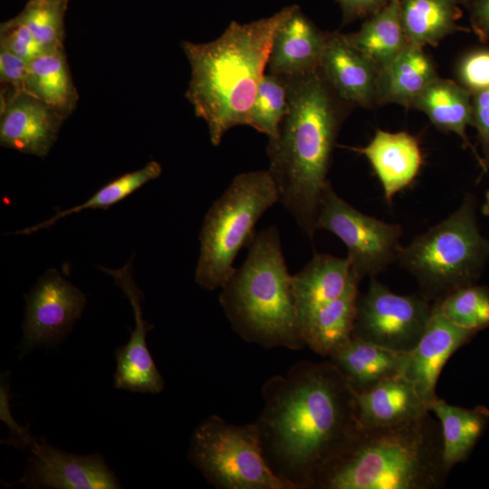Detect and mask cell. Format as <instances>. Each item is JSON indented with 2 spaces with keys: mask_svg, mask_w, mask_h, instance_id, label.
Masks as SVG:
<instances>
[{
  "mask_svg": "<svg viewBox=\"0 0 489 489\" xmlns=\"http://www.w3.org/2000/svg\"><path fill=\"white\" fill-rule=\"evenodd\" d=\"M262 393L254 423L268 465L291 489L315 488L360 428L354 390L330 360H302Z\"/></svg>",
  "mask_w": 489,
  "mask_h": 489,
  "instance_id": "1",
  "label": "cell"
},
{
  "mask_svg": "<svg viewBox=\"0 0 489 489\" xmlns=\"http://www.w3.org/2000/svg\"><path fill=\"white\" fill-rule=\"evenodd\" d=\"M283 78L289 110L278 137L269 139L268 171L278 202L312 240L340 129L352 105L339 97L320 68Z\"/></svg>",
  "mask_w": 489,
  "mask_h": 489,
  "instance_id": "2",
  "label": "cell"
},
{
  "mask_svg": "<svg viewBox=\"0 0 489 489\" xmlns=\"http://www.w3.org/2000/svg\"><path fill=\"white\" fill-rule=\"evenodd\" d=\"M296 6L248 24L233 21L209 43L182 42L191 68L186 97L207 124L214 146L228 129L248 125L274 34Z\"/></svg>",
  "mask_w": 489,
  "mask_h": 489,
  "instance_id": "3",
  "label": "cell"
},
{
  "mask_svg": "<svg viewBox=\"0 0 489 489\" xmlns=\"http://www.w3.org/2000/svg\"><path fill=\"white\" fill-rule=\"evenodd\" d=\"M448 473L440 423L428 413L392 426L360 427L315 488L440 489Z\"/></svg>",
  "mask_w": 489,
  "mask_h": 489,
  "instance_id": "4",
  "label": "cell"
},
{
  "mask_svg": "<svg viewBox=\"0 0 489 489\" xmlns=\"http://www.w3.org/2000/svg\"><path fill=\"white\" fill-rule=\"evenodd\" d=\"M241 267L221 288L219 302L233 330L264 348L305 346L281 237L275 225L255 234Z\"/></svg>",
  "mask_w": 489,
  "mask_h": 489,
  "instance_id": "5",
  "label": "cell"
},
{
  "mask_svg": "<svg viewBox=\"0 0 489 489\" xmlns=\"http://www.w3.org/2000/svg\"><path fill=\"white\" fill-rule=\"evenodd\" d=\"M475 198L466 195L446 219L402 248L398 262L434 303L475 283L489 260V240L478 228Z\"/></svg>",
  "mask_w": 489,
  "mask_h": 489,
  "instance_id": "6",
  "label": "cell"
},
{
  "mask_svg": "<svg viewBox=\"0 0 489 489\" xmlns=\"http://www.w3.org/2000/svg\"><path fill=\"white\" fill-rule=\"evenodd\" d=\"M278 202L268 170L241 173L209 207L199 234L196 283L204 289L222 288L233 274L235 258L253 241L258 220Z\"/></svg>",
  "mask_w": 489,
  "mask_h": 489,
  "instance_id": "7",
  "label": "cell"
},
{
  "mask_svg": "<svg viewBox=\"0 0 489 489\" xmlns=\"http://www.w3.org/2000/svg\"><path fill=\"white\" fill-rule=\"evenodd\" d=\"M188 459L220 489H291L268 465L256 424L234 425L212 415L192 434Z\"/></svg>",
  "mask_w": 489,
  "mask_h": 489,
  "instance_id": "8",
  "label": "cell"
},
{
  "mask_svg": "<svg viewBox=\"0 0 489 489\" xmlns=\"http://www.w3.org/2000/svg\"><path fill=\"white\" fill-rule=\"evenodd\" d=\"M317 230H327L346 245L354 277H376L398 261L403 229L363 214L341 198L329 181L321 197Z\"/></svg>",
  "mask_w": 489,
  "mask_h": 489,
  "instance_id": "9",
  "label": "cell"
},
{
  "mask_svg": "<svg viewBox=\"0 0 489 489\" xmlns=\"http://www.w3.org/2000/svg\"><path fill=\"white\" fill-rule=\"evenodd\" d=\"M433 304L422 295H400L375 277L359 296L352 338L408 353L424 334Z\"/></svg>",
  "mask_w": 489,
  "mask_h": 489,
  "instance_id": "10",
  "label": "cell"
},
{
  "mask_svg": "<svg viewBox=\"0 0 489 489\" xmlns=\"http://www.w3.org/2000/svg\"><path fill=\"white\" fill-rule=\"evenodd\" d=\"M25 315L21 355L39 347H56L82 316L86 297L51 269L24 295Z\"/></svg>",
  "mask_w": 489,
  "mask_h": 489,
  "instance_id": "11",
  "label": "cell"
},
{
  "mask_svg": "<svg viewBox=\"0 0 489 489\" xmlns=\"http://www.w3.org/2000/svg\"><path fill=\"white\" fill-rule=\"evenodd\" d=\"M32 455L17 482L26 488L117 489L121 485L103 456L67 453L44 440L34 439ZM9 484V485H10Z\"/></svg>",
  "mask_w": 489,
  "mask_h": 489,
  "instance_id": "12",
  "label": "cell"
},
{
  "mask_svg": "<svg viewBox=\"0 0 489 489\" xmlns=\"http://www.w3.org/2000/svg\"><path fill=\"white\" fill-rule=\"evenodd\" d=\"M99 268L113 277L133 309L135 327L129 342L115 350L117 368L113 387L118 389L138 393L158 394L164 388V379L150 355L146 342L147 334L154 328L143 319L141 301L143 292L132 278V259L122 268Z\"/></svg>",
  "mask_w": 489,
  "mask_h": 489,
  "instance_id": "13",
  "label": "cell"
},
{
  "mask_svg": "<svg viewBox=\"0 0 489 489\" xmlns=\"http://www.w3.org/2000/svg\"><path fill=\"white\" fill-rule=\"evenodd\" d=\"M0 143L23 153L45 157L54 143L64 117L26 91L4 97Z\"/></svg>",
  "mask_w": 489,
  "mask_h": 489,
  "instance_id": "14",
  "label": "cell"
},
{
  "mask_svg": "<svg viewBox=\"0 0 489 489\" xmlns=\"http://www.w3.org/2000/svg\"><path fill=\"white\" fill-rule=\"evenodd\" d=\"M475 333L455 324L433 306L427 327L417 346L408 352L402 374L429 407L437 398L436 386L445 364Z\"/></svg>",
  "mask_w": 489,
  "mask_h": 489,
  "instance_id": "15",
  "label": "cell"
},
{
  "mask_svg": "<svg viewBox=\"0 0 489 489\" xmlns=\"http://www.w3.org/2000/svg\"><path fill=\"white\" fill-rule=\"evenodd\" d=\"M320 69L340 99L352 106H378L379 68L340 33H327Z\"/></svg>",
  "mask_w": 489,
  "mask_h": 489,
  "instance_id": "16",
  "label": "cell"
},
{
  "mask_svg": "<svg viewBox=\"0 0 489 489\" xmlns=\"http://www.w3.org/2000/svg\"><path fill=\"white\" fill-rule=\"evenodd\" d=\"M326 36L296 6L274 34L267 62L269 73L292 77L320 68Z\"/></svg>",
  "mask_w": 489,
  "mask_h": 489,
  "instance_id": "17",
  "label": "cell"
},
{
  "mask_svg": "<svg viewBox=\"0 0 489 489\" xmlns=\"http://www.w3.org/2000/svg\"><path fill=\"white\" fill-rule=\"evenodd\" d=\"M356 150L369 160L389 203L413 183L423 164L419 141L407 131L377 129L369 143Z\"/></svg>",
  "mask_w": 489,
  "mask_h": 489,
  "instance_id": "18",
  "label": "cell"
},
{
  "mask_svg": "<svg viewBox=\"0 0 489 489\" xmlns=\"http://www.w3.org/2000/svg\"><path fill=\"white\" fill-rule=\"evenodd\" d=\"M354 394L361 428L400 424L430 412L429 405L402 375L382 380L365 391H354Z\"/></svg>",
  "mask_w": 489,
  "mask_h": 489,
  "instance_id": "19",
  "label": "cell"
},
{
  "mask_svg": "<svg viewBox=\"0 0 489 489\" xmlns=\"http://www.w3.org/2000/svg\"><path fill=\"white\" fill-rule=\"evenodd\" d=\"M408 353L385 349L352 338L333 352L330 361L342 373L355 392L403 374Z\"/></svg>",
  "mask_w": 489,
  "mask_h": 489,
  "instance_id": "20",
  "label": "cell"
},
{
  "mask_svg": "<svg viewBox=\"0 0 489 489\" xmlns=\"http://www.w3.org/2000/svg\"><path fill=\"white\" fill-rule=\"evenodd\" d=\"M353 281L358 280L352 274L348 257L314 254L311 261L292 275L300 323L318 308L341 296Z\"/></svg>",
  "mask_w": 489,
  "mask_h": 489,
  "instance_id": "21",
  "label": "cell"
},
{
  "mask_svg": "<svg viewBox=\"0 0 489 489\" xmlns=\"http://www.w3.org/2000/svg\"><path fill=\"white\" fill-rule=\"evenodd\" d=\"M359 283L353 281L341 296L301 321L305 346L329 358L351 339L357 314Z\"/></svg>",
  "mask_w": 489,
  "mask_h": 489,
  "instance_id": "22",
  "label": "cell"
},
{
  "mask_svg": "<svg viewBox=\"0 0 489 489\" xmlns=\"http://www.w3.org/2000/svg\"><path fill=\"white\" fill-rule=\"evenodd\" d=\"M410 108L423 111L440 130L457 134L464 147L471 148L484 171L483 158L466 135V127L474 126L472 94L466 89L438 76L414 100Z\"/></svg>",
  "mask_w": 489,
  "mask_h": 489,
  "instance_id": "23",
  "label": "cell"
},
{
  "mask_svg": "<svg viewBox=\"0 0 489 489\" xmlns=\"http://www.w3.org/2000/svg\"><path fill=\"white\" fill-rule=\"evenodd\" d=\"M437 77L435 62L423 47L408 44L379 70L378 105L395 103L410 108L414 100Z\"/></svg>",
  "mask_w": 489,
  "mask_h": 489,
  "instance_id": "24",
  "label": "cell"
},
{
  "mask_svg": "<svg viewBox=\"0 0 489 489\" xmlns=\"http://www.w3.org/2000/svg\"><path fill=\"white\" fill-rule=\"evenodd\" d=\"M401 25L409 44L436 46L449 34L469 32L457 24L462 16L458 0H400Z\"/></svg>",
  "mask_w": 489,
  "mask_h": 489,
  "instance_id": "25",
  "label": "cell"
},
{
  "mask_svg": "<svg viewBox=\"0 0 489 489\" xmlns=\"http://www.w3.org/2000/svg\"><path fill=\"white\" fill-rule=\"evenodd\" d=\"M439 420L443 437V459L446 468L465 461L489 422V410L482 406L464 408L438 397L430 407Z\"/></svg>",
  "mask_w": 489,
  "mask_h": 489,
  "instance_id": "26",
  "label": "cell"
},
{
  "mask_svg": "<svg viewBox=\"0 0 489 489\" xmlns=\"http://www.w3.org/2000/svg\"><path fill=\"white\" fill-rule=\"evenodd\" d=\"M399 2L391 0L384 8L366 18L359 31L344 34L347 42L368 56L379 70L409 44L401 25Z\"/></svg>",
  "mask_w": 489,
  "mask_h": 489,
  "instance_id": "27",
  "label": "cell"
},
{
  "mask_svg": "<svg viewBox=\"0 0 489 489\" xmlns=\"http://www.w3.org/2000/svg\"><path fill=\"white\" fill-rule=\"evenodd\" d=\"M25 91L66 117L77 101L62 47L46 50L28 62Z\"/></svg>",
  "mask_w": 489,
  "mask_h": 489,
  "instance_id": "28",
  "label": "cell"
},
{
  "mask_svg": "<svg viewBox=\"0 0 489 489\" xmlns=\"http://www.w3.org/2000/svg\"><path fill=\"white\" fill-rule=\"evenodd\" d=\"M161 167L158 162L150 161L143 168L123 174L107 183L84 203L60 211L51 218L35 225L16 231L15 234L29 235L44 228H49L61 218L85 209H108L110 206L135 192L147 182L158 177L161 174Z\"/></svg>",
  "mask_w": 489,
  "mask_h": 489,
  "instance_id": "29",
  "label": "cell"
},
{
  "mask_svg": "<svg viewBox=\"0 0 489 489\" xmlns=\"http://www.w3.org/2000/svg\"><path fill=\"white\" fill-rule=\"evenodd\" d=\"M434 308L455 324L475 332L489 327V288L475 283L459 288Z\"/></svg>",
  "mask_w": 489,
  "mask_h": 489,
  "instance_id": "30",
  "label": "cell"
},
{
  "mask_svg": "<svg viewBox=\"0 0 489 489\" xmlns=\"http://www.w3.org/2000/svg\"><path fill=\"white\" fill-rule=\"evenodd\" d=\"M288 110L284 79L271 73L264 74L250 111L248 125L266 134L269 139H275Z\"/></svg>",
  "mask_w": 489,
  "mask_h": 489,
  "instance_id": "31",
  "label": "cell"
},
{
  "mask_svg": "<svg viewBox=\"0 0 489 489\" xmlns=\"http://www.w3.org/2000/svg\"><path fill=\"white\" fill-rule=\"evenodd\" d=\"M69 0H30L16 16L44 50L62 47L63 15Z\"/></svg>",
  "mask_w": 489,
  "mask_h": 489,
  "instance_id": "32",
  "label": "cell"
},
{
  "mask_svg": "<svg viewBox=\"0 0 489 489\" xmlns=\"http://www.w3.org/2000/svg\"><path fill=\"white\" fill-rule=\"evenodd\" d=\"M461 84L471 94L489 89V48H477L465 53L456 67Z\"/></svg>",
  "mask_w": 489,
  "mask_h": 489,
  "instance_id": "33",
  "label": "cell"
},
{
  "mask_svg": "<svg viewBox=\"0 0 489 489\" xmlns=\"http://www.w3.org/2000/svg\"><path fill=\"white\" fill-rule=\"evenodd\" d=\"M1 47L28 62L46 51L35 40L29 28L17 17L1 25Z\"/></svg>",
  "mask_w": 489,
  "mask_h": 489,
  "instance_id": "34",
  "label": "cell"
},
{
  "mask_svg": "<svg viewBox=\"0 0 489 489\" xmlns=\"http://www.w3.org/2000/svg\"><path fill=\"white\" fill-rule=\"evenodd\" d=\"M474 127L483 150L484 171L489 168V89L472 94Z\"/></svg>",
  "mask_w": 489,
  "mask_h": 489,
  "instance_id": "35",
  "label": "cell"
},
{
  "mask_svg": "<svg viewBox=\"0 0 489 489\" xmlns=\"http://www.w3.org/2000/svg\"><path fill=\"white\" fill-rule=\"evenodd\" d=\"M28 62L4 47L0 48V79L11 91H25Z\"/></svg>",
  "mask_w": 489,
  "mask_h": 489,
  "instance_id": "36",
  "label": "cell"
},
{
  "mask_svg": "<svg viewBox=\"0 0 489 489\" xmlns=\"http://www.w3.org/2000/svg\"><path fill=\"white\" fill-rule=\"evenodd\" d=\"M391 0H337L341 10L343 24L368 18L384 8Z\"/></svg>",
  "mask_w": 489,
  "mask_h": 489,
  "instance_id": "37",
  "label": "cell"
},
{
  "mask_svg": "<svg viewBox=\"0 0 489 489\" xmlns=\"http://www.w3.org/2000/svg\"><path fill=\"white\" fill-rule=\"evenodd\" d=\"M472 30L485 43L489 41V0H463Z\"/></svg>",
  "mask_w": 489,
  "mask_h": 489,
  "instance_id": "38",
  "label": "cell"
},
{
  "mask_svg": "<svg viewBox=\"0 0 489 489\" xmlns=\"http://www.w3.org/2000/svg\"><path fill=\"white\" fill-rule=\"evenodd\" d=\"M482 213L484 216H489V190L485 194V201L482 206Z\"/></svg>",
  "mask_w": 489,
  "mask_h": 489,
  "instance_id": "39",
  "label": "cell"
}]
</instances>
